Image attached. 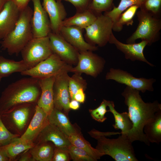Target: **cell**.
<instances>
[{
  "instance_id": "52a82bcc",
  "label": "cell",
  "mask_w": 161,
  "mask_h": 161,
  "mask_svg": "<svg viewBox=\"0 0 161 161\" xmlns=\"http://www.w3.org/2000/svg\"><path fill=\"white\" fill-rule=\"evenodd\" d=\"M36 104L25 103L17 106L8 111L1 114V120L10 131L21 135L29 119L30 114L35 110Z\"/></svg>"
},
{
  "instance_id": "74e56055",
  "label": "cell",
  "mask_w": 161,
  "mask_h": 161,
  "mask_svg": "<svg viewBox=\"0 0 161 161\" xmlns=\"http://www.w3.org/2000/svg\"><path fill=\"white\" fill-rule=\"evenodd\" d=\"M71 158L68 149L55 147L52 161H69Z\"/></svg>"
},
{
  "instance_id": "ee69618b",
  "label": "cell",
  "mask_w": 161,
  "mask_h": 161,
  "mask_svg": "<svg viewBox=\"0 0 161 161\" xmlns=\"http://www.w3.org/2000/svg\"><path fill=\"white\" fill-rule=\"evenodd\" d=\"M10 161L5 152L0 147V161Z\"/></svg>"
},
{
  "instance_id": "2e32d148",
  "label": "cell",
  "mask_w": 161,
  "mask_h": 161,
  "mask_svg": "<svg viewBox=\"0 0 161 161\" xmlns=\"http://www.w3.org/2000/svg\"><path fill=\"white\" fill-rule=\"evenodd\" d=\"M20 10L11 0H7L0 12V40L3 39L14 28Z\"/></svg>"
},
{
  "instance_id": "4316f807",
  "label": "cell",
  "mask_w": 161,
  "mask_h": 161,
  "mask_svg": "<svg viewBox=\"0 0 161 161\" xmlns=\"http://www.w3.org/2000/svg\"><path fill=\"white\" fill-rule=\"evenodd\" d=\"M30 69L23 60L16 61L0 56V76L2 78L15 72L20 73Z\"/></svg>"
},
{
  "instance_id": "484cf974",
  "label": "cell",
  "mask_w": 161,
  "mask_h": 161,
  "mask_svg": "<svg viewBox=\"0 0 161 161\" xmlns=\"http://www.w3.org/2000/svg\"><path fill=\"white\" fill-rule=\"evenodd\" d=\"M143 131L150 143L159 144L161 142V110L156 112L154 118L145 124Z\"/></svg>"
},
{
  "instance_id": "d590c367",
  "label": "cell",
  "mask_w": 161,
  "mask_h": 161,
  "mask_svg": "<svg viewBox=\"0 0 161 161\" xmlns=\"http://www.w3.org/2000/svg\"><path fill=\"white\" fill-rule=\"evenodd\" d=\"M20 137L18 134L12 133L6 128L1 120L0 113V147L9 144L14 139Z\"/></svg>"
},
{
  "instance_id": "4dcf8cb0",
  "label": "cell",
  "mask_w": 161,
  "mask_h": 161,
  "mask_svg": "<svg viewBox=\"0 0 161 161\" xmlns=\"http://www.w3.org/2000/svg\"><path fill=\"white\" fill-rule=\"evenodd\" d=\"M145 0H120L117 7L114 5L111 10L104 12L103 14L110 18L114 23L117 20L120 14L128 8L135 5H138L140 6Z\"/></svg>"
},
{
  "instance_id": "7c38bea8",
  "label": "cell",
  "mask_w": 161,
  "mask_h": 161,
  "mask_svg": "<svg viewBox=\"0 0 161 161\" xmlns=\"http://www.w3.org/2000/svg\"><path fill=\"white\" fill-rule=\"evenodd\" d=\"M50 45L53 53L68 64L76 65L79 51L67 42L59 33L51 32L48 34Z\"/></svg>"
},
{
  "instance_id": "9a60e30c",
  "label": "cell",
  "mask_w": 161,
  "mask_h": 161,
  "mask_svg": "<svg viewBox=\"0 0 161 161\" xmlns=\"http://www.w3.org/2000/svg\"><path fill=\"white\" fill-rule=\"evenodd\" d=\"M115 45L117 49L122 52L125 58L133 61L137 60L145 62L151 66L154 65L149 62L145 58L143 51L148 43L142 40L139 43L124 44L118 40L112 33L109 42Z\"/></svg>"
},
{
  "instance_id": "30bf717a",
  "label": "cell",
  "mask_w": 161,
  "mask_h": 161,
  "mask_svg": "<svg viewBox=\"0 0 161 161\" xmlns=\"http://www.w3.org/2000/svg\"><path fill=\"white\" fill-rule=\"evenodd\" d=\"M105 64L104 59L92 51H80L78 63L76 66L72 67L70 72L84 73L96 78L102 72Z\"/></svg>"
},
{
  "instance_id": "ab89813d",
  "label": "cell",
  "mask_w": 161,
  "mask_h": 161,
  "mask_svg": "<svg viewBox=\"0 0 161 161\" xmlns=\"http://www.w3.org/2000/svg\"><path fill=\"white\" fill-rule=\"evenodd\" d=\"M85 90L83 89H80L78 90L75 95L74 99L80 103H83L85 100Z\"/></svg>"
},
{
  "instance_id": "8fae6325",
  "label": "cell",
  "mask_w": 161,
  "mask_h": 161,
  "mask_svg": "<svg viewBox=\"0 0 161 161\" xmlns=\"http://www.w3.org/2000/svg\"><path fill=\"white\" fill-rule=\"evenodd\" d=\"M105 78L106 80H112L119 83L124 84L142 93H145L146 91H153V84L156 81L153 78H135L127 71L113 68L110 69Z\"/></svg>"
},
{
  "instance_id": "3957f363",
  "label": "cell",
  "mask_w": 161,
  "mask_h": 161,
  "mask_svg": "<svg viewBox=\"0 0 161 161\" xmlns=\"http://www.w3.org/2000/svg\"><path fill=\"white\" fill-rule=\"evenodd\" d=\"M97 140L96 148L104 155L111 157L116 161H137L132 143L126 136L121 135L117 138L109 139L107 132L93 129L89 132Z\"/></svg>"
},
{
  "instance_id": "7a4b0ae2",
  "label": "cell",
  "mask_w": 161,
  "mask_h": 161,
  "mask_svg": "<svg viewBox=\"0 0 161 161\" xmlns=\"http://www.w3.org/2000/svg\"><path fill=\"white\" fill-rule=\"evenodd\" d=\"M41 94L38 79L30 77L17 80L9 85L2 92L0 113L2 114L22 104H36Z\"/></svg>"
},
{
  "instance_id": "ffe728a7",
  "label": "cell",
  "mask_w": 161,
  "mask_h": 161,
  "mask_svg": "<svg viewBox=\"0 0 161 161\" xmlns=\"http://www.w3.org/2000/svg\"><path fill=\"white\" fill-rule=\"evenodd\" d=\"M55 76L38 80L41 94L36 105L48 115L54 107L53 86Z\"/></svg>"
},
{
  "instance_id": "83f0119b",
  "label": "cell",
  "mask_w": 161,
  "mask_h": 161,
  "mask_svg": "<svg viewBox=\"0 0 161 161\" xmlns=\"http://www.w3.org/2000/svg\"><path fill=\"white\" fill-rule=\"evenodd\" d=\"M55 148L51 142H43L35 144L30 151L35 161H51Z\"/></svg>"
},
{
  "instance_id": "60d3db41",
  "label": "cell",
  "mask_w": 161,
  "mask_h": 161,
  "mask_svg": "<svg viewBox=\"0 0 161 161\" xmlns=\"http://www.w3.org/2000/svg\"><path fill=\"white\" fill-rule=\"evenodd\" d=\"M17 6L18 8L22 10L28 5L30 0H11Z\"/></svg>"
},
{
  "instance_id": "b9f144b4",
  "label": "cell",
  "mask_w": 161,
  "mask_h": 161,
  "mask_svg": "<svg viewBox=\"0 0 161 161\" xmlns=\"http://www.w3.org/2000/svg\"><path fill=\"white\" fill-rule=\"evenodd\" d=\"M19 161H35L30 152L27 151L23 154L19 159Z\"/></svg>"
},
{
  "instance_id": "4fadbf2b",
  "label": "cell",
  "mask_w": 161,
  "mask_h": 161,
  "mask_svg": "<svg viewBox=\"0 0 161 161\" xmlns=\"http://www.w3.org/2000/svg\"><path fill=\"white\" fill-rule=\"evenodd\" d=\"M67 72L56 75L53 86L54 107L65 112H69L70 98L69 90V80L70 76Z\"/></svg>"
},
{
  "instance_id": "6da1fadb",
  "label": "cell",
  "mask_w": 161,
  "mask_h": 161,
  "mask_svg": "<svg viewBox=\"0 0 161 161\" xmlns=\"http://www.w3.org/2000/svg\"><path fill=\"white\" fill-rule=\"evenodd\" d=\"M127 106L128 113L133 127L127 137L131 142L139 141L150 145L143 131L145 124L152 119L156 112L161 110V104L157 100L145 103L140 95V91L126 86L121 93Z\"/></svg>"
},
{
  "instance_id": "5bb4252c",
  "label": "cell",
  "mask_w": 161,
  "mask_h": 161,
  "mask_svg": "<svg viewBox=\"0 0 161 161\" xmlns=\"http://www.w3.org/2000/svg\"><path fill=\"white\" fill-rule=\"evenodd\" d=\"M33 7L31 26L33 38L48 36L51 32L48 15L44 8L41 0H31Z\"/></svg>"
},
{
  "instance_id": "5b68a950",
  "label": "cell",
  "mask_w": 161,
  "mask_h": 161,
  "mask_svg": "<svg viewBox=\"0 0 161 161\" xmlns=\"http://www.w3.org/2000/svg\"><path fill=\"white\" fill-rule=\"evenodd\" d=\"M139 23L133 34L126 40L127 44L135 43L138 39L148 43V45L159 41L161 30V18L154 16L140 9L136 13Z\"/></svg>"
},
{
  "instance_id": "277c9868",
  "label": "cell",
  "mask_w": 161,
  "mask_h": 161,
  "mask_svg": "<svg viewBox=\"0 0 161 161\" xmlns=\"http://www.w3.org/2000/svg\"><path fill=\"white\" fill-rule=\"evenodd\" d=\"M32 13L28 5L21 10L15 27L1 41V48L9 55L18 54L33 38L31 26Z\"/></svg>"
},
{
  "instance_id": "1f68e13d",
  "label": "cell",
  "mask_w": 161,
  "mask_h": 161,
  "mask_svg": "<svg viewBox=\"0 0 161 161\" xmlns=\"http://www.w3.org/2000/svg\"><path fill=\"white\" fill-rule=\"evenodd\" d=\"M80 75V74L75 73L69 78V90L71 100L74 99L75 95L78 89L82 88L85 90L86 88V81Z\"/></svg>"
},
{
  "instance_id": "f546056e",
  "label": "cell",
  "mask_w": 161,
  "mask_h": 161,
  "mask_svg": "<svg viewBox=\"0 0 161 161\" xmlns=\"http://www.w3.org/2000/svg\"><path fill=\"white\" fill-rule=\"evenodd\" d=\"M140 6L138 5L132 6L122 12L113 23V30L119 32L122 30L124 25H132L134 17Z\"/></svg>"
},
{
  "instance_id": "cb8c5ba5",
  "label": "cell",
  "mask_w": 161,
  "mask_h": 161,
  "mask_svg": "<svg viewBox=\"0 0 161 161\" xmlns=\"http://www.w3.org/2000/svg\"><path fill=\"white\" fill-rule=\"evenodd\" d=\"M108 106L109 108L108 111L112 113L114 118L115 123L113 125V127L115 129L121 130L120 134L127 137L133 127L128 113L118 112L115 109L114 102L112 101H109Z\"/></svg>"
},
{
  "instance_id": "ac0fdd59",
  "label": "cell",
  "mask_w": 161,
  "mask_h": 161,
  "mask_svg": "<svg viewBox=\"0 0 161 161\" xmlns=\"http://www.w3.org/2000/svg\"><path fill=\"white\" fill-rule=\"evenodd\" d=\"M83 30L75 26H62L59 34L79 52L97 50V46L89 44L84 39L83 34Z\"/></svg>"
},
{
  "instance_id": "44dd1931",
  "label": "cell",
  "mask_w": 161,
  "mask_h": 161,
  "mask_svg": "<svg viewBox=\"0 0 161 161\" xmlns=\"http://www.w3.org/2000/svg\"><path fill=\"white\" fill-rule=\"evenodd\" d=\"M48 122V115L36 105L34 114L30 124L20 137L33 142Z\"/></svg>"
},
{
  "instance_id": "f1b7e54d",
  "label": "cell",
  "mask_w": 161,
  "mask_h": 161,
  "mask_svg": "<svg viewBox=\"0 0 161 161\" xmlns=\"http://www.w3.org/2000/svg\"><path fill=\"white\" fill-rule=\"evenodd\" d=\"M68 137L71 144L85 151L95 161L104 155L96 148L92 147L79 133L71 135Z\"/></svg>"
},
{
  "instance_id": "ba28073f",
  "label": "cell",
  "mask_w": 161,
  "mask_h": 161,
  "mask_svg": "<svg viewBox=\"0 0 161 161\" xmlns=\"http://www.w3.org/2000/svg\"><path fill=\"white\" fill-rule=\"evenodd\" d=\"M113 22L108 16L101 14L89 26L85 28L86 41L89 44L103 47L109 42L113 33Z\"/></svg>"
},
{
  "instance_id": "e0dca14e",
  "label": "cell",
  "mask_w": 161,
  "mask_h": 161,
  "mask_svg": "<svg viewBox=\"0 0 161 161\" xmlns=\"http://www.w3.org/2000/svg\"><path fill=\"white\" fill-rule=\"evenodd\" d=\"M35 141V144L49 142L55 147L67 149L71 145L68 137L48 121L33 142Z\"/></svg>"
},
{
  "instance_id": "d6986e66",
  "label": "cell",
  "mask_w": 161,
  "mask_h": 161,
  "mask_svg": "<svg viewBox=\"0 0 161 161\" xmlns=\"http://www.w3.org/2000/svg\"><path fill=\"white\" fill-rule=\"evenodd\" d=\"M42 6L50 21L51 32L59 33L62 22L66 18L67 13L62 2L55 0H42Z\"/></svg>"
},
{
  "instance_id": "8992f818",
  "label": "cell",
  "mask_w": 161,
  "mask_h": 161,
  "mask_svg": "<svg viewBox=\"0 0 161 161\" xmlns=\"http://www.w3.org/2000/svg\"><path fill=\"white\" fill-rule=\"evenodd\" d=\"M72 65L61 60L55 54L41 62L34 67L21 73L38 80L55 76L61 73L70 72Z\"/></svg>"
},
{
  "instance_id": "f6af8a7d",
  "label": "cell",
  "mask_w": 161,
  "mask_h": 161,
  "mask_svg": "<svg viewBox=\"0 0 161 161\" xmlns=\"http://www.w3.org/2000/svg\"><path fill=\"white\" fill-rule=\"evenodd\" d=\"M7 0H0V12L4 6Z\"/></svg>"
},
{
  "instance_id": "f35d334b",
  "label": "cell",
  "mask_w": 161,
  "mask_h": 161,
  "mask_svg": "<svg viewBox=\"0 0 161 161\" xmlns=\"http://www.w3.org/2000/svg\"><path fill=\"white\" fill-rule=\"evenodd\" d=\"M62 2L64 1L69 2L75 7L76 12H80L89 8L91 0H55Z\"/></svg>"
},
{
  "instance_id": "9c48e42d",
  "label": "cell",
  "mask_w": 161,
  "mask_h": 161,
  "mask_svg": "<svg viewBox=\"0 0 161 161\" xmlns=\"http://www.w3.org/2000/svg\"><path fill=\"white\" fill-rule=\"evenodd\" d=\"M21 52L22 60L30 69L46 59L53 53L48 36L33 38L27 44Z\"/></svg>"
},
{
  "instance_id": "d6a6232c",
  "label": "cell",
  "mask_w": 161,
  "mask_h": 161,
  "mask_svg": "<svg viewBox=\"0 0 161 161\" xmlns=\"http://www.w3.org/2000/svg\"><path fill=\"white\" fill-rule=\"evenodd\" d=\"M114 0H91L89 8L98 14L110 11L114 5Z\"/></svg>"
},
{
  "instance_id": "8d00e7d4",
  "label": "cell",
  "mask_w": 161,
  "mask_h": 161,
  "mask_svg": "<svg viewBox=\"0 0 161 161\" xmlns=\"http://www.w3.org/2000/svg\"><path fill=\"white\" fill-rule=\"evenodd\" d=\"M108 101L109 100H103L97 108L93 109H89V112L93 119L100 122H103L106 119L105 114L109 112L106 109Z\"/></svg>"
},
{
  "instance_id": "7402d4cb",
  "label": "cell",
  "mask_w": 161,
  "mask_h": 161,
  "mask_svg": "<svg viewBox=\"0 0 161 161\" xmlns=\"http://www.w3.org/2000/svg\"><path fill=\"white\" fill-rule=\"evenodd\" d=\"M48 120L50 123L59 129L67 137L78 133L64 113L59 109L54 107L48 115Z\"/></svg>"
},
{
  "instance_id": "603a6c76",
  "label": "cell",
  "mask_w": 161,
  "mask_h": 161,
  "mask_svg": "<svg viewBox=\"0 0 161 161\" xmlns=\"http://www.w3.org/2000/svg\"><path fill=\"white\" fill-rule=\"evenodd\" d=\"M100 14L88 8L76 12L73 16L66 18L62 22L61 26H75L84 29L91 25Z\"/></svg>"
},
{
  "instance_id": "bcb514c9",
  "label": "cell",
  "mask_w": 161,
  "mask_h": 161,
  "mask_svg": "<svg viewBox=\"0 0 161 161\" xmlns=\"http://www.w3.org/2000/svg\"><path fill=\"white\" fill-rule=\"evenodd\" d=\"M2 78L0 76V82L1 80V79H2Z\"/></svg>"
},
{
  "instance_id": "e575fe53",
  "label": "cell",
  "mask_w": 161,
  "mask_h": 161,
  "mask_svg": "<svg viewBox=\"0 0 161 161\" xmlns=\"http://www.w3.org/2000/svg\"><path fill=\"white\" fill-rule=\"evenodd\" d=\"M71 159L74 161H95L85 151L71 144L68 148Z\"/></svg>"
},
{
  "instance_id": "7bdbcfd3",
  "label": "cell",
  "mask_w": 161,
  "mask_h": 161,
  "mask_svg": "<svg viewBox=\"0 0 161 161\" xmlns=\"http://www.w3.org/2000/svg\"><path fill=\"white\" fill-rule=\"evenodd\" d=\"M80 103L75 99L71 100L69 104L70 109L73 110L78 109L80 107Z\"/></svg>"
},
{
  "instance_id": "d4e9b609",
  "label": "cell",
  "mask_w": 161,
  "mask_h": 161,
  "mask_svg": "<svg viewBox=\"0 0 161 161\" xmlns=\"http://www.w3.org/2000/svg\"><path fill=\"white\" fill-rule=\"evenodd\" d=\"M35 145L33 142L22 139L20 137L9 144L0 147L5 152L11 161L21 153L32 148Z\"/></svg>"
},
{
  "instance_id": "836d02e7",
  "label": "cell",
  "mask_w": 161,
  "mask_h": 161,
  "mask_svg": "<svg viewBox=\"0 0 161 161\" xmlns=\"http://www.w3.org/2000/svg\"><path fill=\"white\" fill-rule=\"evenodd\" d=\"M140 8L154 16L161 18V0H145Z\"/></svg>"
}]
</instances>
